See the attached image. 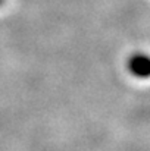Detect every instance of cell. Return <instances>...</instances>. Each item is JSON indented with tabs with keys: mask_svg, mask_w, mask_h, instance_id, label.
I'll return each instance as SVG.
<instances>
[{
	"mask_svg": "<svg viewBox=\"0 0 150 151\" xmlns=\"http://www.w3.org/2000/svg\"><path fill=\"white\" fill-rule=\"evenodd\" d=\"M1 3H3V0H0V4H1Z\"/></svg>",
	"mask_w": 150,
	"mask_h": 151,
	"instance_id": "2",
	"label": "cell"
},
{
	"mask_svg": "<svg viewBox=\"0 0 150 151\" xmlns=\"http://www.w3.org/2000/svg\"><path fill=\"white\" fill-rule=\"evenodd\" d=\"M127 68L133 76L138 79H147L150 78V56L146 53H136L130 56Z\"/></svg>",
	"mask_w": 150,
	"mask_h": 151,
	"instance_id": "1",
	"label": "cell"
}]
</instances>
